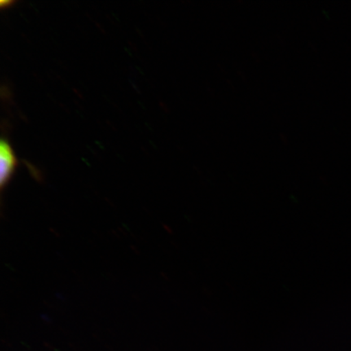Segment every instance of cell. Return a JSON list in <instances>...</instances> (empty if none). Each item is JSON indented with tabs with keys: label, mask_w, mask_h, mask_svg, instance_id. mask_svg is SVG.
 <instances>
[{
	"label": "cell",
	"mask_w": 351,
	"mask_h": 351,
	"mask_svg": "<svg viewBox=\"0 0 351 351\" xmlns=\"http://www.w3.org/2000/svg\"><path fill=\"white\" fill-rule=\"evenodd\" d=\"M17 166V160L10 143L6 139L0 142V189L4 190L10 183Z\"/></svg>",
	"instance_id": "1"
},
{
	"label": "cell",
	"mask_w": 351,
	"mask_h": 351,
	"mask_svg": "<svg viewBox=\"0 0 351 351\" xmlns=\"http://www.w3.org/2000/svg\"><path fill=\"white\" fill-rule=\"evenodd\" d=\"M13 3H14V2L10 1V0H7V1L3 0V1L0 2L2 8L10 7V5H12Z\"/></svg>",
	"instance_id": "2"
}]
</instances>
